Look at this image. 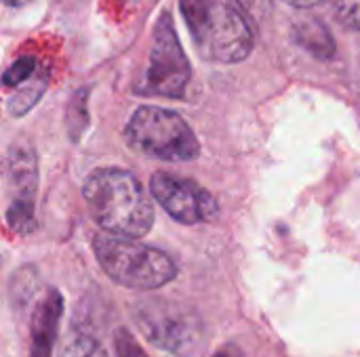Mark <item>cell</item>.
<instances>
[{
	"label": "cell",
	"instance_id": "obj_1",
	"mask_svg": "<svg viewBox=\"0 0 360 357\" xmlns=\"http://www.w3.org/2000/svg\"><path fill=\"white\" fill-rule=\"evenodd\" d=\"M82 194L95 223L108 234L143 238L154 225L152 202L141 183L127 170H95L84 181Z\"/></svg>",
	"mask_w": 360,
	"mask_h": 357
},
{
	"label": "cell",
	"instance_id": "obj_2",
	"mask_svg": "<svg viewBox=\"0 0 360 357\" xmlns=\"http://www.w3.org/2000/svg\"><path fill=\"white\" fill-rule=\"evenodd\" d=\"M93 250L101 269L120 286L131 290H156L177 276L173 259L137 238L97 234Z\"/></svg>",
	"mask_w": 360,
	"mask_h": 357
},
{
	"label": "cell",
	"instance_id": "obj_3",
	"mask_svg": "<svg viewBox=\"0 0 360 357\" xmlns=\"http://www.w3.org/2000/svg\"><path fill=\"white\" fill-rule=\"evenodd\" d=\"M181 13L205 59L238 63L251 53L253 32L249 23L221 0H181Z\"/></svg>",
	"mask_w": 360,
	"mask_h": 357
},
{
	"label": "cell",
	"instance_id": "obj_4",
	"mask_svg": "<svg viewBox=\"0 0 360 357\" xmlns=\"http://www.w3.org/2000/svg\"><path fill=\"white\" fill-rule=\"evenodd\" d=\"M124 139L135 151L165 162H188L198 158L200 145L188 122L162 107L143 105L131 116Z\"/></svg>",
	"mask_w": 360,
	"mask_h": 357
},
{
	"label": "cell",
	"instance_id": "obj_5",
	"mask_svg": "<svg viewBox=\"0 0 360 357\" xmlns=\"http://www.w3.org/2000/svg\"><path fill=\"white\" fill-rule=\"evenodd\" d=\"M133 322L146 341L173 356H192L202 341V322L184 305L171 301L139 303Z\"/></svg>",
	"mask_w": 360,
	"mask_h": 357
},
{
	"label": "cell",
	"instance_id": "obj_6",
	"mask_svg": "<svg viewBox=\"0 0 360 357\" xmlns=\"http://www.w3.org/2000/svg\"><path fill=\"white\" fill-rule=\"evenodd\" d=\"M190 82V61L179 44L171 15H162L154 27L150 67H148V93L160 97H181Z\"/></svg>",
	"mask_w": 360,
	"mask_h": 357
},
{
	"label": "cell",
	"instance_id": "obj_7",
	"mask_svg": "<svg viewBox=\"0 0 360 357\" xmlns=\"http://www.w3.org/2000/svg\"><path fill=\"white\" fill-rule=\"evenodd\" d=\"M150 187L158 204L179 223L194 225L200 221H211L219 213L215 198L190 179L156 173Z\"/></svg>",
	"mask_w": 360,
	"mask_h": 357
},
{
	"label": "cell",
	"instance_id": "obj_8",
	"mask_svg": "<svg viewBox=\"0 0 360 357\" xmlns=\"http://www.w3.org/2000/svg\"><path fill=\"white\" fill-rule=\"evenodd\" d=\"M63 299L57 290H49L36 305L32 316V357H51Z\"/></svg>",
	"mask_w": 360,
	"mask_h": 357
},
{
	"label": "cell",
	"instance_id": "obj_9",
	"mask_svg": "<svg viewBox=\"0 0 360 357\" xmlns=\"http://www.w3.org/2000/svg\"><path fill=\"white\" fill-rule=\"evenodd\" d=\"M11 181L13 189L17 191L15 200H34L36 194V158L30 149L17 147V151L11 154Z\"/></svg>",
	"mask_w": 360,
	"mask_h": 357
},
{
	"label": "cell",
	"instance_id": "obj_10",
	"mask_svg": "<svg viewBox=\"0 0 360 357\" xmlns=\"http://www.w3.org/2000/svg\"><path fill=\"white\" fill-rule=\"evenodd\" d=\"M295 38L297 42L308 48L312 55H319V57H331L333 55V38L329 34V29L319 23V21H304L295 27Z\"/></svg>",
	"mask_w": 360,
	"mask_h": 357
},
{
	"label": "cell",
	"instance_id": "obj_11",
	"mask_svg": "<svg viewBox=\"0 0 360 357\" xmlns=\"http://www.w3.org/2000/svg\"><path fill=\"white\" fill-rule=\"evenodd\" d=\"M59 357H108V353L93 335L84 330H72L59 349Z\"/></svg>",
	"mask_w": 360,
	"mask_h": 357
},
{
	"label": "cell",
	"instance_id": "obj_12",
	"mask_svg": "<svg viewBox=\"0 0 360 357\" xmlns=\"http://www.w3.org/2000/svg\"><path fill=\"white\" fill-rule=\"evenodd\" d=\"M333 17L348 29H360V0H323Z\"/></svg>",
	"mask_w": 360,
	"mask_h": 357
},
{
	"label": "cell",
	"instance_id": "obj_13",
	"mask_svg": "<svg viewBox=\"0 0 360 357\" xmlns=\"http://www.w3.org/2000/svg\"><path fill=\"white\" fill-rule=\"evenodd\" d=\"M8 225L19 234L32 231L34 229V200H13L8 208Z\"/></svg>",
	"mask_w": 360,
	"mask_h": 357
},
{
	"label": "cell",
	"instance_id": "obj_14",
	"mask_svg": "<svg viewBox=\"0 0 360 357\" xmlns=\"http://www.w3.org/2000/svg\"><path fill=\"white\" fill-rule=\"evenodd\" d=\"M42 90H44V80H40V82H36V84H27L25 88L17 90V95L11 97V103H8L11 114H15V116L25 114V112L40 99Z\"/></svg>",
	"mask_w": 360,
	"mask_h": 357
},
{
	"label": "cell",
	"instance_id": "obj_15",
	"mask_svg": "<svg viewBox=\"0 0 360 357\" xmlns=\"http://www.w3.org/2000/svg\"><path fill=\"white\" fill-rule=\"evenodd\" d=\"M36 72V61H34V57H21V59H17L6 72H4V84L6 86H19V84H23L25 80H30L32 78V74Z\"/></svg>",
	"mask_w": 360,
	"mask_h": 357
},
{
	"label": "cell",
	"instance_id": "obj_16",
	"mask_svg": "<svg viewBox=\"0 0 360 357\" xmlns=\"http://www.w3.org/2000/svg\"><path fill=\"white\" fill-rule=\"evenodd\" d=\"M114 347H116V356L118 357H148L143 351V347H139V343L133 339V335L127 328H118L114 335Z\"/></svg>",
	"mask_w": 360,
	"mask_h": 357
},
{
	"label": "cell",
	"instance_id": "obj_17",
	"mask_svg": "<svg viewBox=\"0 0 360 357\" xmlns=\"http://www.w3.org/2000/svg\"><path fill=\"white\" fill-rule=\"evenodd\" d=\"M238 4L245 8V13L255 19V21H264L266 15L270 13L272 0H238Z\"/></svg>",
	"mask_w": 360,
	"mask_h": 357
},
{
	"label": "cell",
	"instance_id": "obj_18",
	"mask_svg": "<svg viewBox=\"0 0 360 357\" xmlns=\"http://www.w3.org/2000/svg\"><path fill=\"white\" fill-rule=\"evenodd\" d=\"M211 357H245V353L236 347V345H226L219 351H215Z\"/></svg>",
	"mask_w": 360,
	"mask_h": 357
},
{
	"label": "cell",
	"instance_id": "obj_19",
	"mask_svg": "<svg viewBox=\"0 0 360 357\" xmlns=\"http://www.w3.org/2000/svg\"><path fill=\"white\" fill-rule=\"evenodd\" d=\"M285 2H289V4H293L297 8H310V6L319 4L321 0H285Z\"/></svg>",
	"mask_w": 360,
	"mask_h": 357
},
{
	"label": "cell",
	"instance_id": "obj_20",
	"mask_svg": "<svg viewBox=\"0 0 360 357\" xmlns=\"http://www.w3.org/2000/svg\"><path fill=\"white\" fill-rule=\"evenodd\" d=\"M6 4H11V6H19V4H25V2H32V0H4Z\"/></svg>",
	"mask_w": 360,
	"mask_h": 357
}]
</instances>
